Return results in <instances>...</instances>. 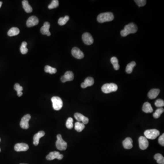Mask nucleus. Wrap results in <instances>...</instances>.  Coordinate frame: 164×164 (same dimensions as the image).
I'll use <instances>...</instances> for the list:
<instances>
[{"instance_id":"obj_8","label":"nucleus","mask_w":164,"mask_h":164,"mask_svg":"<svg viewBox=\"0 0 164 164\" xmlns=\"http://www.w3.org/2000/svg\"><path fill=\"white\" fill-rule=\"evenodd\" d=\"M64 157V155L60 154V153L58 151L51 152L46 157L47 160L48 161L54 160L55 159H57L58 160H61Z\"/></svg>"},{"instance_id":"obj_25","label":"nucleus","mask_w":164,"mask_h":164,"mask_svg":"<svg viewBox=\"0 0 164 164\" xmlns=\"http://www.w3.org/2000/svg\"><path fill=\"white\" fill-rule=\"evenodd\" d=\"M85 128V125L83 123L77 122L75 124V129L77 131L80 132Z\"/></svg>"},{"instance_id":"obj_3","label":"nucleus","mask_w":164,"mask_h":164,"mask_svg":"<svg viewBox=\"0 0 164 164\" xmlns=\"http://www.w3.org/2000/svg\"><path fill=\"white\" fill-rule=\"evenodd\" d=\"M101 89L103 93L109 94L117 91L118 86L114 83H106L102 86Z\"/></svg>"},{"instance_id":"obj_30","label":"nucleus","mask_w":164,"mask_h":164,"mask_svg":"<svg viewBox=\"0 0 164 164\" xmlns=\"http://www.w3.org/2000/svg\"><path fill=\"white\" fill-rule=\"evenodd\" d=\"M69 19V16H66L64 18H60L58 19V24L60 26L64 25L68 21Z\"/></svg>"},{"instance_id":"obj_29","label":"nucleus","mask_w":164,"mask_h":164,"mask_svg":"<svg viewBox=\"0 0 164 164\" xmlns=\"http://www.w3.org/2000/svg\"><path fill=\"white\" fill-rule=\"evenodd\" d=\"M44 70H45V72L50 73L51 75L56 73L57 71V69L55 68H53V67H51L50 66L48 65L45 66V68H44Z\"/></svg>"},{"instance_id":"obj_16","label":"nucleus","mask_w":164,"mask_h":164,"mask_svg":"<svg viewBox=\"0 0 164 164\" xmlns=\"http://www.w3.org/2000/svg\"><path fill=\"white\" fill-rule=\"evenodd\" d=\"M75 118L77 120H78V122H82L84 125H86L89 123V119L80 113H75Z\"/></svg>"},{"instance_id":"obj_28","label":"nucleus","mask_w":164,"mask_h":164,"mask_svg":"<svg viewBox=\"0 0 164 164\" xmlns=\"http://www.w3.org/2000/svg\"><path fill=\"white\" fill-rule=\"evenodd\" d=\"M14 89L17 92L18 96H22L23 94V93L22 92V91L23 90V87L21 86L20 84L18 83H16L14 85Z\"/></svg>"},{"instance_id":"obj_5","label":"nucleus","mask_w":164,"mask_h":164,"mask_svg":"<svg viewBox=\"0 0 164 164\" xmlns=\"http://www.w3.org/2000/svg\"><path fill=\"white\" fill-rule=\"evenodd\" d=\"M51 101L53 103V108L54 110L58 111L62 108L63 102L60 97L57 96L53 97L52 98Z\"/></svg>"},{"instance_id":"obj_24","label":"nucleus","mask_w":164,"mask_h":164,"mask_svg":"<svg viewBox=\"0 0 164 164\" xmlns=\"http://www.w3.org/2000/svg\"><path fill=\"white\" fill-rule=\"evenodd\" d=\"M110 62L113 64L114 69L118 70L119 69V64L118 59L115 57H113L111 58Z\"/></svg>"},{"instance_id":"obj_39","label":"nucleus","mask_w":164,"mask_h":164,"mask_svg":"<svg viewBox=\"0 0 164 164\" xmlns=\"http://www.w3.org/2000/svg\"><path fill=\"white\" fill-rule=\"evenodd\" d=\"M1 140L0 139V142H1ZM0 152H1V149H0Z\"/></svg>"},{"instance_id":"obj_37","label":"nucleus","mask_w":164,"mask_h":164,"mask_svg":"<svg viewBox=\"0 0 164 164\" xmlns=\"http://www.w3.org/2000/svg\"><path fill=\"white\" fill-rule=\"evenodd\" d=\"M159 143H160V144L161 146H164V134H163L161 136L159 137L158 139Z\"/></svg>"},{"instance_id":"obj_4","label":"nucleus","mask_w":164,"mask_h":164,"mask_svg":"<svg viewBox=\"0 0 164 164\" xmlns=\"http://www.w3.org/2000/svg\"><path fill=\"white\" fill-rule=\"evenodd\" d=\"M57 140L56 142V146L57 149L60 150H65L67 148V142L62 139V136L60 134L57 135Z\"/></svg>"},{"instance_id":"obj_9","label":"nucleus","mask_w":164,"mask_h":164,"mask_svg":"<svg viewBox=\"0 0 164 164\" xmlns=\"http://www.w3.org/2000/svg\"><path fill=\"white\" fill-rule=\"evenodd\" d=\"M82 40L86 45H90L94 43V39L92 35L88 33H84L83 34Z\"/></svg>"},{"instance_id":"obj_15","label":"nucleus","mask_w":164,"mask_h":164,"mask_svg":"<svg viewBox=\"0 0 164 164\" xmlns=\"http://www.w3.org/2000/svg\"><path fill=\"white\" fill-rule=\"evenodd\" d=\"M50 27V23L48 22H45L44 23L43 26L41 28V33L43 35H47V36H50L51 35V33L49 31Z\"/></svg>"},{"instance_id":"obj_2","label":"nucleus","mask_w":164,"mask_h":164,"mask_svg":"<svg viewBox=\"0 0 164 164\" xmlns=\"http://www.w3.org/2000/svg\"><path fill=\"white\" fill-rule=\"evenodd\" d=\"M114 16L112 12H107L100 13L97 17V21L100 23H104L105 22L113 21Z\"/></svg>"},{"instance_id":"obj_11","label":"nucleus","mask_w":164,"mask_h":164,"mask_svg":"<svg viewBox=\"0 0 164 164\" xmlns=\"http://www.w3.org/2000/svg\"><path fill=\"white\" fill-rule=\"evenodd\" d=\"M74 79V75L71 71H67L64 75L61 78V80L62 83H65L67 81H71Z\"/></svg>"},{"instance_id":"obj_23","label":"nucleus","mask_w":164,"mask_h":164,"mask_svg":"<svg viewBox=\"0 0 164 164\" xmlns=\"http://www.w3.org/2000/svg\"><path fill=\"white\" fill-rule=\"evenodd\" d=\"M20 30L18 27H13L11 28L7 33V34L9 36L12 37L16 36L19 34Z\"/></svg>"},{"instance_id":"obj_27","label":"nucleus","mask_w":164,"mask_h":164,"mask_svg":"<svg viewBox=\"0 0 164 164\" xmlns=\"http://www.w3.org/2000/svg\"><path fill=\"white\" fill-rule=\"evenodd\" d=\"M154 159L158 164H164V158L161 154H157L154 156Z\"/></svg>"},{"instance_id":"obj_26","label":"nucleus","mask_w":164,"mask_h":164,"mask_svg":"<svg viewBox=\"0 0 164 164\" xmlns=\"http://www.w3.org/2000/svg\"><path fill=\"white\" fill-rule=\"evenodd\" d=\"M136 62L134 61L132 62L129 64H128L126 67V72L127 73H129V74L131 73L132 72L133 69L134 67L136 66Z\"/></svg>"},{"instance_id":"obj_34","label":"nucleus","mask_w":164,"mask_h":164,"mask_svg":"<svg viewBox=\"0 0 164 164\" xmlns=\"http://www.w3.org/2000/svg\"><path fill=\"white\" fill-rule=\"evenodd\" d=\"M59 5V1L58 0H53L52 1L51 3L49 4L48 6V9H53L57 8Z\"/></svg>"},{"instance_id":"obj_13","label":"nucleus","mask_w":164,"mask_h":164,"mask_svg":"<svg viewBox=\"0 0 164 164\" xmlns=\"http://www.w3.org/2000/svg\"><path fill=\"white\" fill-rule=\"evenodd\" d=\"M38 22H39V20L37 16H31L27 20L26 26L27 27H32V26H35L37 25Z\"/></svg>"},{"instance_id":"obj_1","label":"nucleus","mask_w":164,"mask_h":164,"mask_svg":"<svg viewBox=\"0 0 164 164\" xmlns=\"http://www.w3.org/2000/svg\"><path fill=\"white\" fill-rule=\"evenodd\" d=\"M138 27L136 24L134 23H130L126 25L124 29L122 30L120 34L122 37H126L131 33H135L137 31Z\"/></svg>"},{"instance_id":"obj_21","label":"nucleus","mask_w":164,"mask_h":164,"mask_svg":"<svg viewBox=\"0 0 164 164\" xmlns=\"http://www.w3.org/2000/svg\"><path fill=\"white\" fill-rule=\"evenodd\" d=\"M142 110L146 113H152L153 111V108L151 105L148 102H146L144 104L142 107Z\"/></svg>"},{"instance_id":"obj_33","label":"nucleus","mask_w":164,"mask_h":164,"mask_svg":"<svg viewBox=\"0 0 164 164\" xmlns=\"http://www.w3.org/2000/svg\"><path fill=\"white\" fill-rule=\"evenodd\" d=\"M73 118L71 117L68 118L67 119V121H66V127L68 129H72L73 127Z\"/></svg>"},{"instance_id":"obj_18","label":"nucleus","mask_w":164,"mask_h":164,"mask_svg":"<svg viewBox=\"0 0 164 164\" xmlns=\"http://www.w3.org/2000/svg\"><path fill=\"white\" fill-rule=\"evenodd\" d=\"M45 132L43 131H40L37 133L36 134L33 136V144L35 146H37L39 144V139L45 136Z\"/></svg>"},{"instance_id":"obj_17","label":"nucleus","mask_w":164,"mask_h":164,"mask_svg":"<svg viewBox=\"0 0 164 164\" xmlns=\"http://www.w3.org/2000/svg\"><path fill=\"white\" fill-rule=\"evenodd\" d=\"M94 84V79L92 77H87L84 80V82L81 83V87L83 89L86 88L87 87L91 86Z\"/></svg>"},{"instance_id":"obj_36","label":"nucleus","mask_w":164,"mask_h":164,"mask_svg":"<svg viewBox=\"0 0 164 164\" xmlns=\"http://www.w3.org/2000/svg\"><path fill=\"white\" fill-rule=\"evenodd\" d=\"M135 1L139 7H144L146 3V0H135Z\"/></svg>"},{"instance_id":"obj_19","label":"nucleus","mask_w":164,"mask_h":164,"mask_svg":"<svg viewBox=\"0 0 164 164\" xmlns=\"http://www.w3.org/2000/svg\"><path fill=\"white\" fill-rule=\"evenodd\" d=\"M123 146L125 149H131L133 147L132 139L130 137H127L123 142Z\"/></svg>"},{"instance_id":"obj_6","label":"nucleus","mask_w":164,"mask_h":164,"mask_svg":"<svg viewBox=\"0 0 164 164\" xmlns=\"http://www.w3.org/2000/svg\"><path fill=\"white\" fill-rule=\"evenodd\" d=\"M144 135L147 139L154 140L160 135V132L156 129H148L144 132Z\"/></svg>"},{"instance_id":"obj_40","label":"nucleus","mask_w":164,"mask_h":164,"mask_svg":"<svg viewBox=\"0 0 164 164\" xmlns=\"http://www.w3.org/2000/svg\"></svg>"},{"instance_id":"obj_14","label":"nucleus","mask_w":164,"mask_h":164,"mask_svg":"<svg viewBox=\"0 0 164 164\" xmlns=\"http://www.w3.org/2000/svg\"><path fill=\"white\" fill-rule=\"evenodd\" d=\"M28 149L29 146L28 144L23 143L16 144L14 146V150L17 152L27 151Z\"/></svg>"},{"instance_id":"obj_32","label":"nucleus","mask_w":164,"mask_h":164,"mask_svg":"<svg viewBox=\"0 0 164 164\" xmlns=\"http://www.w3.org/2000/svg\"><path fill=\"white\" fill-rule=\"evenodd\" d=\"M27 43L26 42L22 43L21 47H20V51L22 54H25L28 52V49L26 47Z\"/></svg>"},{"instance_id":"obj_7","label":"nucleus","mask_w":164,"mask_h":164,"mask_svg":"<svg viewBox=\"0 0 164 164\" xmlns=\"http://www.w3.org/2000/svg\"><path fill=\"white\" fill-rule=\"evenodd\" d=\"M31 118V115L29 114L24 115L22 118L21 122H20V125L21 128L23 129H28L29 128V121L30 120Z\"/></svg>"},{"instance_id":"obj_22","label":"nucleus","mask_w":164,"mask_h":164,"mask_svg":"<svg viewBox=\"0 0 164 164\" xmlns=\"http://www.w3.org/2000/svg\"><path fill=\"white\" fill-rule=\"evenodd\" d=\"M22 4L24 10L27 13H31L33 12V8L28 3V1L26 0H24L22 1Z\"/></svg>"},{"instance_id":"obj_20","label":"nucleus","mask_w":164,"mask_h":164,"mask_svg":"<svg viewBox=\"0 0 164 164\" xmlns=\"http://www.w3.org/2000/svg\"><path fill=\"white\" fill-rule=\"evenodd\" d=\"M160 89H152L149 91L148 94V96L149 98L151 100L155 99L158 96V95L160 94Z\"/></svg>"},{"instance_id":"obj_10","label":"nucleus","mask_w":164,"mask_h":164,"mask_svg":"<svg viewBox=\"0 0 164 164\" xmlns=\"http://www.w3.org/2000/svg\"><path fill=\"white\" fill-rule=\"evenodd\" d=\"M139 147L142 150H146L149 146L147 139L144 136H140L139 139Z\"/></svg>"},{"instance_id":"obj_35","label":"nucleus","mask_w":164,"mask_h":164,"mask_svg":"<svg viewBox=\"0 0 164 164\" xmlns=\"http://www.w3.org/2000/svg\"><path fill=\"white\" fill-rule=\"evenodd\" d=\"M155 106L158 108H162L164 106V101L163 100H161V99H159L155 101Z\"/></svg>"},{"instance_id":"obj_31","label":"nucleus","mask_w":164,"mask_h":164,"mask_svg":"<svg viewBox=\"0 0 164 164\" xmlns=\"http://www.w3.org/2000/svg\"><path fill=\"white\" fill-rule=\"evenodd\" d=\"M164 109L162 108H158L153 114V117L155 119H158L161 116V115L164 112Z\"/></svg>"},{"instance_id":"obj_38","label":"nucleus","mask_w":164,"mask_h":164,"mask_svg":"<svg viewBox=\"0 0 164 164\" xmlns=\"http://www.w3.org/2000/svg\"><path fill=\"white\" fill-rule=\"evenodd\" d=\"M2 2L1 1H0V8L1 7V5H2Z\"/></svg>"},{"instance_id":"obj_12","label":"nucleus","mask_w":164,"mask_h":164,"mask_svg":"<svg viewBox=\"0 0 164 164\" xmlns=\"http://www.w3.org/2000/svg\"><path fill=\"white\" fill-rule=\"evenodd\" d=\"M72 54L77 59H81L83 58L84 54L80 49L77 47H73L72 50Z\"/></svg>"}]
</instances>
